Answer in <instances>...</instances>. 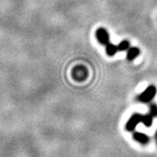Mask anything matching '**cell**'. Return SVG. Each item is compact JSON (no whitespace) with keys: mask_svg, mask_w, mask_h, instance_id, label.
<instances>
[{"mask_svg":"<svg viewBox=\"0 0 157 157\" xmlns=\"http://www.w3.org/2000/svg\"><path fill=\"white\" fill-rule=\"evenodd\" d=\"M156 92V86L155 85H150L140 94H139V96L137 97V100L143 103H148L155 97Z\"/></svg>","mask_w":157,"mask_h":157,"instance_id":"cell-1","label":"cell"},{"mask_svg":"<svg viewBox=\"0 0 157 157\" xmlns=\"http://www.w3.org/2000/svg\"><path fill=\"white\" fill-rule=\"evenodd\" d=\"M95 37L101 45H106L109 43V34L105 28H98L95 32Z\"/></svg>","mask_w":157,"mask_h":157,"instance_id":"cell-2","label":"cell"},{"mask_svg":"<svg viewBox=\"0 0 157 157\" xmlns=\"http://www.w3.org/2000/svg\"><path fill=\"white\" fill-rule=\"evenodd\" d=\"M87 70L86 68L82 67V66H78L77 67H75L73 71V76L75 79H77L78 81H82L86 79L87 77Z\"/></svg>","mask_w":157,"mask_h":157,"instance_id":"cell-3","label":"cell"},{"mask_svg":"<svg viewBox=\"0 0 157 157\" xmlns=\"http://www.w3.org/2000/svg\"><path fill=\"white\" fill-rule=\"evenodd\" d=\"M140 121H141V115L139 114V113H135L128 120V123L126 125V128L128 129V131L134 130L135 128V127L140 123Z\"/></svg>","mask_w":157,"mask_h":157,"instance_id":"cell-4","label":"cell"},{"mask_svg":"<svg viewBox=\"0 0 157 157\" xmlns=\"http://www.w3.org/2000/svg\"><path fill=\"white\" fill-rule=\"evenodd\" d=\"M140 51L138 47H129L127 52V59L128 61H133L140 55Z\"/></svg>","mask_w":157,"mask_h":157,"instance_id":"cell-5","label":"cell"},{"mask_svg":"<svg viewBox=\"0 0 157 157\" xmlns=\"http://www.w3.org/2000/svg\"><path fill=\"white\" fill-rule=\"evenodd\" d=\"M105 46H106V52H107V54L108 56L112 57L117 53L118 48L116 45H114V44L109 42V43H107Z\"/></svg>","mask_w":157,"mask_h":157,"instance_id":"cell-6","label":"cell"},{"mask_svg":"<svg viewBox=\"0 0 157 157\" xmlns=\"http://www.w3.org/2000/svg\"><path fill=\"white\" fill-rule=\"evenodd\" d=\"M134 138L140 143H147L149 140L148 136L145 134H142V133H135L134 135Z\"/></svg>","mask_w":157,"mask_h":157,"instance_id":"cell-7","label":"cell"},{"mask_svg":"<svg viewBox=\"0 0 157 157\" xmlns=\"http://www.w3.org/2000/svg\"><path fill=\"white\" fill-rule=\"evenodd\" d=\"M153 116L151 114H145V115H141V122L144 124L147 127H150L153 123Z\"/></svg>","mask_w":157,"mask_h":157,"instance_id":"cell-8","label":"cell"},{"mask_svg":"<svg viewBox=\"0 0 157 157\" xmlns=\"http://www.w3.org/2000/svg\"><path fill=\"white\" fill-rule=\"evenodd\" d=\"M130 47V43L127 40H122L121 43H119L117 45V48L119 52H124V51H128Z\"/></svg>","mask_w":157,"mask_h":157,"instance_id":"cell-9","label":"cell"},{"mask_svg":"<svg viewBox=\"0 0 157 157\" xmlns=\"http://www.w3.org/2000/svg\"><path fill=\"white\" fill-rule=\"evenodd\" d=\"M150 114L153 117H156L157 116V105L153 104L150 107Z\"/></svg>","mask_w":157,"mask_h":157,"instance_id":"cell-10","label":"cell"}]
</instances>
